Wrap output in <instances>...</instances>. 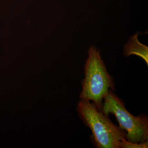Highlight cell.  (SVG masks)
Here are the masks:
<instances>
[{
    "label": "cell",
    "instance_id": "5b68a950",
    "mask_svg": "<svg viewBox=\"0 0 148 148\" xmlns=\"http://www.w3.org/2000/svg\"><path fill=\"white\" fill-rule=\"evenodd\" d=\"M119 145L120 148H147L148 140L142 143H134L124 139L119 142Z\"/></svg>",
    "mask_w": 148,
    "mask_h": 148
},
{
    "label": "cell",
    "instance_id": "277c9868",
    "mask_svg": "<svg viewBox=\"0 0 148 148\" xmlns=\"http://www.w3.org/2000/svg\"><path fill=\"white\" fill-rule=\"evenodd\" d=\"M138 34L130 37L128 42L124 47V54L128 57L135 55L141 57L148 64V47L142 44L138 40Z\"/></svg>",
    "mask_w": 148,
    "mask_h": 148
},
{
    "label": "cell",
    "instance_id": "3957f363",
    "mask_svg": "<svg viewBox=\"0 0 148 148\" xmlns=\"http://www.w3.org/2000/svg\"><path fill=\"white\" fill-rule=\"evenodd\" d=\"M101 112L108 116L113 114L119 127L126 133V140L134 143L148 140V118L146 115L135 116L125 109V104L114 91L110 90L104 98Z\"/></svg>",
    "mask_w": 148,
    "mask_h": 148
},
{
    "label": "cell",
    "instance_id": "7a4b0ae2",
    "mask_svg": "<svg viewBox=\"0 0 148 148\" xmlns=\"http://www.w3.org/2000/svg\"><path fill=\"white\" fill-rule=\"evenodd\" d=\"M84 75L82 82L81 100L92 101L101 111L103 101L110 90L114 91V83L96 48L91 47L84 65Z\"/></svg>",
    "mask_w": 148,
    "mask_h": 148
},
{
    "label": "cell",
    "instance_id": "6da1fadb",
    "mask_svg": "<svg viewBox=\"0 0 148 148\" xmlns=\"http://www.w3.org/2000/svg\"><path fill=\"white\" fill-rule=\"evenodd\" d=\"M77 110L84 124L91 130L96 147L120 148L119 143L126 139L125 132L114 124L108 115L99 111L94 103L81 99Z\"/></svg>",
    "mask_w": 148,
    "mask_h": 148
}]
</instances>
